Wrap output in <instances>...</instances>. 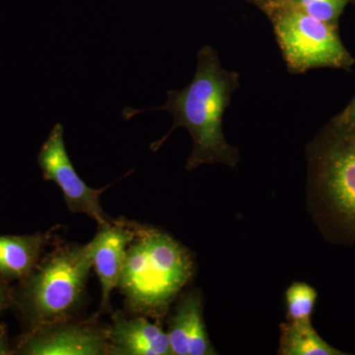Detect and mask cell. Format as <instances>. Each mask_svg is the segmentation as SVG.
Here are the masks:
<instances>
[{
	"mask_svg": "<svg viewBox=\"0 0 355 355\" xmlns=\"http://www.w3.org/2000/svg\"><path fill=\"white\" fill-rule=\"evenodd\" d=\"M349 2V0H268L260 7H291L318 20L338 25V18L342 15Z\"/></svg>",
	"mask_w": 355,
	"mask_h": 355,
	"instance_id": "cell-13",
	"label": "cell"
},
{
	"mask_svg": "<svg viewBox=\"0 0 355 355\" xmlns=\"http://www.w3.org/2000/svg\"><path fill=\"white\" fill-rule=\"evenodd\" d=\"M310 184L327 232L355 241V135L334 121L309 149Z\"/></svg>",
	"mask_w": 355,
	"mask_h": 355,
	"instance_id": "cell-4",
	"label": "cell"
},
{
	"mask_svg": "<svg viewBox=\"0 0 355 355\" xmlns=\"http://www.w3.org/2000/svg\"><path fill=\"white\" fill-rule=\"evenodd\" d=\"M317 292L304 282H295L286 291L288 321H311Z\"/></svg>",
	"mask_w": 355,
	"mask_h": 355,
	"instance_id": "cell-14",
	"label": "cell"
},
{
	"mask_svg": "<svg viewBox=\"0 0 355 355\" xmlns=\"http://www.w3.org/2000/svg\"><path fill=\"white\" fill-rule=\"evenodd\" d=\"M137 233V225L113 220L100 226L93 243L92 263L101 284L102 298L98 315L111 312V294L120 282L125 254Z\"/></svg>",
	"mask_w": 355,
	"mask_h": 355,
	"instance_id": "cell-8",
	"label": "cell"
},
{
	"mask_svg": "<svg viewBox=\"0 0 355 355\" xmlns=\"http://www.w3.org/2000/svg\"><path fill=\"white\" fill-rule=\"evenodd\" d=\"M167 335L172 354H216L203 321L200 292H191L178 302L175 313L169 319Z\"/></svg>",
	"mask_w": 355,
	"mask_h": 355,
	"instance_id": "cell-10",
	"label": "cell"
},
{
	"mask_svg": "<svg viewBox=\"0 0 355 355\" xmlns=\"http://www.w3.org/2000/svg\"><path fill=\"white\" fill-rule=\"evenodd\" d=\"M14 354H15V349L11 347L6 326L4 324L0 323V355H10Z\"/></svg>",
	"mask_w": 355,
	"mask_h": 355,
	"instance_id": "cell-17",
	"label": "cell"
},
{
	"mask_svg": "<svg viewBox=\"0 0 355 355\" xmlns=\"http://www.w3.org/2000/svg\"><path fill=\"white\" fill-rule=\"evenodd\" d=\"M338 127L355 135V97L347 105L342 113L336 116L333 121Z\"/></svg>",
	"mask_w": 355,
	"mask_h": 355,
	"instance_id": "cell-15",
	"label": "cell"
},
{
	"mask_svg": "<svg viewBox=\"0 0 355 355\" xmlns=\"http://www.w3.org/2000/svg\"><path fill=\"white\" fill-rule=\"evenodd\" d=\"M14 303V289L0 277V314L9 309Z\"/></svg>",
	"mask_w": 355,
	"mask_h": 355,
	"instance_id": "cell-16",
	"label": "cell"
},
{
	"mask_svg": "<svg viewBox=\"0 0 355 355\" xmlns=\"http://www.w3.org/2000/svg\"><path fill=\"white\" fill-rule=\"evenodd\" d=\"M193 272L190 252L159 229L137 225L118 287L137 316L160 319Z\"/></svg>",
	"mask_w": 355,
	"mask_h": 355,
	"instance_id": "cell-2",
	"label": "cell"
},
{
	"mask_svg": "<svg viewBox=\"0 0 355 355\" xmlns=\"http://www.w3.org/2000/svg\"><path fill=\"white\" fill-rule=\"evenodd\" d=\"M49 324L25 331L16 345L15 354L25 355L110 354L107 329L93 320Z\"/></svg>",
	"mask_w": 355,
	"mask_h": 355,
	"instance_id": "cell-7",
	"label": "cell"
},
{
	"mask_svg": "<svg viewBox=\"0 0 355 355\" xmlns=\"http://www.w3.org/2000/svg\"><path fill=\"white\" fill-rule=\"evenodd\" d=\"M64 132V125L58 123L40 149L38 164L44 181L57 184L64 193V202L70 211L86 214L99 226L111 223L114 219L105 214L100 197L112 184L93 189L81 179L67 153Z\"/></svg>",
	"mask_w": 355,
	"mask_h": 355,
	"instance_id": "cell-6",
	"label": "cell"
},
{
	"mask_svg": "<svg viewBox=\"0 0 355 355\" xmlns=\"http://www.w3.org/2000/svg\"><path fill=\"white\" fill-rule=\"evenodd\" d=\"M107 338L110 354L172 355L167 333L144 316L128 319L116 313Z\"/></svg>",
	"mask_w": 355,
	"mask_h": 355,
	"instance_id": "cell-9",
	"label": "cell"
},
{
	"mask_svg": "<svg viewBox=\"0 0 355 355\" xmlns=\"http://www.w3.org/2000/svg\"><path fill=\"white\" fill-rule=\"evenodd\" d=\"M93 243L67 244L40 260L14 289V303L26 331L69 321L85 295Z\"/></svg>",
	"mask_w": 355,
	"mask_h": 355,
	"instance_id": "cell-3",
	"label": "cell"
},
{
	"mask_svg": "<svg viewBox=\"0 0 355 355\" xmlns=\"http://www.w3.org/2000/svg\"><path fill=\"white\" fill-rule=\"evenodd\" d=\"M254 2L259 4V6H261V4L265 3V2L268 1V0H254Z\"/></svg>",
	"mask_w": 355,
	"mask_h": 355,
	"instance_id": "cell-18",
	"label": "cell"
},
{
	"mask_svg": "<svg viewBox=\"0 0 355 355\" xmlns=\"http://www.w3.org/2000/svg\"><path fill=\"white\" fill-rule=\"evenodd\" d=\"M279 354L345 355L324 342L311 321H288L280 324Z\"/></svg>",
	"mask_w": 355,
	"mask_h": 355,
	"instance_id": "cell-12",
	"label": "cell"
},
{
	"mask_svg": "<svg viewBox=\"0 0 355 355\" xmlns=\"http://www.w3.org/2000/svg\"><path fill=\"white\" fill-rule=\"evenodd\" d=\"M50 240V233L0 236V277L7 282L26 279Z\"/></svg>",
	"mask_w": 355,
	"mask_h": 355,
	"instance_id": "cell-11",
	"label": "cell"
},
{
	"mask_svg": "<svg viewBox=\"0 0 355 355\" xmlns=\"http://www.w3.org/2000/svg\"><path fill=\"white\" fill-rule=\"evenodd\" d=\"M238 86L239 74L224 69L216 51L205 46L198 53L195 76L186 88L168 91V101L162 107L150 110L125 107L123 116L128 121L137 114L165 110L172 114L174 125L162 139L151 144L153 150H157L173 130L184 128L190 132L193 141V151L186 165L188 171L214 163L234 167L238 162V151L226 141L222 118Z\"/></svg>",
	"mask_w": 355,
	"mask_h": 355,
	"instance_id": "cell-1",
	"label": "cell"
},
{
	"mask_svg": "<svg viewBox=\"0 0 355 355\" xmlns=\"http://www.w3.org/2000/svg\"><path fill=\"white\" fill-rule=\"evenodd\" d=\"M272 20L287 67L295 73L310 69L350 70L355 60L338 36V25L279 6L261 7Z\"/></svg>",
	"mask_w": 355,
	"mask_h": 355,
	"instance_id": "cell-5",
	"label": "cell"
}]
</instances>
